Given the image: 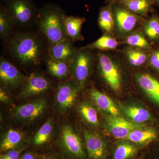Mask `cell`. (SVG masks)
Instances as JSON below:
<instances>
[{"label": "cell", "instance_id": "obj_28", "mask_svg": "<svg viewBox=\"0 0 159 159\" xmlns=\"http://www.w3.org/2000/svg\"><path fill=\"white\" fill-rule=\"evenodd\" d=\"M138 152V148L128 143L119 144L116 148L114 159H129L133 157Z\"/></svg>", "mask_w": 159, "mask_h": 159}, {"label": "cell", "instance_id": "obj_37", "mask_svg": "<svg viewBox=\"0 0 159 159\" xmlns=\"http://www.w3.org/2000/svg\"><path fill=\"white\" fill-rule=\"evenodd\" d=\"M155 2H156L157 3H159V0H154Z\"/></svg>", "mask_w": 159, "mask_h": 159}, {"label": "cell", "instance_id": "obj_8", "mask_svg": "<svg viewBox=\"0 0 159 159\" xmlns=\"http://www.w3.org/2000/svg\"><path fill=\"white\" fill-rule=\"evenodd\" d=\"M51 87V81L42 74L33 72L27 77L19 94L22 98H28L40 95Z\"/></svg>", "mask_w": 159, "mask_h": 159}, {"label": "cell", "instance_id": "obj_26", "mask_svg": "<svg viewBox=\"0 0 159 159\" xmlns=\"http://www.w3.org/2000/svg\"><path fill=\"white\" fill-rule=\"evenodd\" d=\"M114 16L109 7H103L100 10L98 17V24L103 31L110 32L114 26Z\"/></svg>", "mask_w": 159, "mask_h": 159}, {"label": "cell", "instance_id": "obj_1", "mask_svg": "<svg viewBox=\"0 0 159 159\" xmlns=\"http://www.w3.org/2000/svg\"><path fill=\"white\" fill-rule=\"evenodd\" d=\"M3 43V55L15 66L36 67L45 63L48 58V44L35 30L16 32Z\"/></svg>", "mask_w": 159, "mask_h": 159}, {"label": "cell", "instance_id": "obj_6", "mask_svg": "<svg viewBox=\"0 0 159 159\" xmlns=\"http://www.w3.org/2000/svg\"><path fill=\"white\" fill-rule=\"evenodd\" d=\"M99 70L107 85L115 92L122 88V79L119 67L115 61L107 54L99 53L97 57Z\"/></svg>", "mask_w": 159, "mask_h": 159}, {"label": "cell", "instance_id": "obj_24", "mask_svg": "<svg viewBox=\"0 0 159 159\" xmlns=\"http://www.w3.org/2000/svg\"><path fill=\"white\" fill-rule=\"evenodd\" d=\"M53 128V121L51 119H48L33 137V144L36 146H39L46 143L51 137Z\"/></svg>", "mask_w": 159, "mask_h": 159}, {"label": "cell", "instance_id": "obj_16", "mask_svg": "<svg viewBox=\"0 0 159 159\" xmlns=\"http://www.w3.org/2000/svg\"><path fill=\"white\" fill-rule=\"evenodd\" d=\"M64 22L66 34L68 38L74 43L83 39L81 31L83 25L85 22L84 18L66 15Z\"/></svg>", "mask_w": 159, "mask_h": 159}, {"label": "cell", "instance_id": "obj_10", "mask_svg": "<svg viewBox=\"0 0 159 159\" xmlns=\"http://www.w3.org/2000/svg\"><path fill=\"white\" fill-rule=\"evenodd\" d=\"M47 102L45 99H39L19 106L15 108V118L20 120L31 121L37 119L45 111Z\"/></svg>", "mask_w": 159, "mask_h": 159}, {"label": "cell", "instance_id": "obj_13", "mask_svg": "<svg viewBox=\"0 0 159 159\" xmlns=\"http://www.w3.org/2000/svg\"><path fill=\"white\" fill-rule=\"evenodd\" d=\"M77 51L73 41L66 39L55 44L49 46L48 58L71 62Z\"/></svg>", "mask_w": 159, "mask_h": 159}, {"label": "cell", "instance_id": "obj_14", "mask_svg": "<svg viewBox=\"0 0 159 159\" xmlns=\"http://www.w3.org/2000/svg\"><path fill=\"white\" fill-rule=\"evenodd\" d=\"M114 16L119 31L124 33L133 30L138 23L136 16L125 7H116L114 9Z\"/></svg>", "mask_w": 159, "mask_h": 159}, {"label": "cell", "instance_id": "obj_34", "mask_svg": "<svg viewBox=\"0 0 159 159\" xmlns=\"http://www.w3.org/2000/svg\"><path fill=\"white\" fill-rule=\"evenodd\" d=\"M0 100L2 102L6 103H9L11 100L8 89L3 87L0 89Z\"/></svg>", "mask_w": 159, "mask_h": 159}, {"label": "cell", "instance_id": "obj_29", "mask_svg": "<svg viewBox=\"0 0 159 159\" xmlns=\"http://www.w3.org/2000/svg\"><path fill=\"white\" fill-rule=\"evenodd\" d=\"M144 31L147 37L152 40L159 39V18L155 16L145 23Z\"/></svg>", "mask_w": 159, "mask_h": 159}, {"label": "cell", "instance_id": "obj_20", "mask_svg": "<svg viewBox=\"0 0 159 159\" xmlns=\"http://www.w3.org/2000/svg\"><path fill=\"white\" fill-rule=\"evenodd\" d=\"M157 136V133L155 129L143 127L132 131L125 139L139 145H146L155 140Z\"/></svg>", "mask_w": 159, "mask_h": 159}, {"label": "cell", "instance_id": "obj_11", "mask_svg": "<svg viewBox=\"0 0 159 159\" xmlns=\"http://www.w3.org/2000/svg\"><path fill=\"white\" fill-rule=\"evenodd\" d=\"M79 89L74 81L60 84L56 93V102L60 111H66L72 107L77 98Z\"/></svg>", "mask_w": 159, "mask_h": 159}, {"label": "cell", "instance_id": "obj_7", "mask_svg": "<svg viewBox=\"0 0 159 159\" xmlns=\"http://www.w3.org/2000/svg\"><path fill=\"white\" fill-rule=\"evenodd\" d=\"M60 143L61 148L69 156L76 159H82L85 157L81 140L70 125L63 126Z\"/></svg>", "mask_w": 159, "mask_h": 159}, {"label": "cell", "instance_id": "obj_25", "mask_svg": "<svg viewBox=\"0 0 159 159\" xmlns=\"http://www.w3.org/2000/svg\"><path fill=\"white\" fill-rule=\"evenodd\" d=\"M118 45V42L116 39L108 35H103L96 41L82 48L90 50H109L116 48Z\"/></svg>", "mask_w": 159, "mask_h": 159}, {"label": "cell", "instance_id": "obj_27", "mask_svg": "<svg viewBox=\"0 0 159 159\" xmlns=\"http://www.w3.org/2000/svg\"><path fill=\"white\" fill-rule=\"evenodd\" d=\"M78 111L83 118L88 123L95 126L99 125L97 111L89 103L87 102L80 103L78 106Z\"/></svg>", "mask_w": 159, "mask_h": 159}, {"label": "cell", "instance_id": "obj_33", "mask_svg": "<svg viewBox=\"0 0 159 159\" xmlns=\"http://www.w3.org/2000/svg\"><path fill=\"white\" fill-rule=\"evenodd\" d=\"M151 65L159 72V50L154 52L149 58Z\"/></svg>", "mask_w": 159, "mask_h": 159}, {"label": "cell", "instance_id": "obj_3", "mask_svg": "<svg viewBox=\"0 0 159 159\" xmlns=\"http://www.w3.org/2000/svg\"><path fill=\"white\" fill-rule=\"evenodd\" d=\"M1 3L12 17L16 32L35 30L39 9L33 0H2Z\"/></svg>", "mask_w": 159, "mask_h": 159}, {"label": "cell", "instance_id": "obj_17", "mask_svg": "<svg viewBox=\"0 0 159 159\" xmlns=\"http://www.w3.org/2000/svg\"><path fill=\"white\" fill-rule=\"evenodd\" d=\"M137 81L148 97L159 104V81L149 74H144L138 76Z\"/></svg>", "mask_w": 159, "mask_h": 159}, {"label": "cell", "instance_id": "obj_21", "mask_svg": "<svg viewBox=\"0 0 159 159\" xmlns=\"http://www.w3.org/2000/svg\"><path fill=\"white\" fill-rule=\"evenodd\" d=\"M23 135L17 130L9 129L6 132L1 142L0 149L1 152L19 148L22 142Z\"/></svg>", "mask_w": 159, "mask_h": 159}, {"label": "cell", "instance_id": "obj_15", "mask_svg": "<svg viewBox=\"0 0 159 159\" xmlns=\"http://www.w3.org/2000/svg\"><path fill=\"white\" fill-rule=\"evenodd\" d=\"M89 95L99 109L111 116H119V109L107 95L96 89H92Z\"/></svg>", "mask_w": 159, "mask_h": 159}, {"label": "cell", "instance_id": "obj_12", "mask_svg": "<svg viewBox=\"0 0 159 159\" xmlns=\"http://www.w3.org/2000/svg\"><path fill=\"white\" fill-rule=\"evenodd\" d=\"M84 136L90 158L105 159L107 147L104 140L97 134L88 130L84 131Z\"/></svg>", "mask_w": 159, "mask_h": 159}, {"label": "cell", "instance_id": "obj_2", "mask_svg": "<svg viewBox=\"0 0 159 159\" xmlns=\"http://www.w3.org/2000/svg\"><path fill=\"white\" fill-rule=\"evenodd\" d=\"M65 12L57 4L49 3L39 8L35 30L47 41L49 46L68 38L65 29Z\"/></svg>", "mask_w": 159, "mask_h": 159}, {"label": "cell", "instance_id": "obj_4", "mask_svg": "<svg viewBox=\"0 0 159 159\" xmlns=\"http://www.w3.org/2000/svg\"><path fill=\"white\" fill-rule=\"evenodd\" d=\"M91 50L82 48L77 49L71 62V74L80 89L85 85L93 67L94 57Z\"/></svg>", "mask_w": 159, "mask_h": 159}, {"label": "cell", "instance_id": "obj_23", "mask_svg": "<svg viewBox=\"0 0 159 159\" xmlns=\"http://www.w3.org/2000/svg\"><path fill=\"white\" fill-rule=\"evenodd\" d=\"M119 3L129 11L146 15L151 7V2L145 0H119Z\"/></svg>", "mask_w": 159, "mask_h": 159}, {"label": "cell", "instance_id": "obj_32", "mask_svg": "<svg viewBox=\"0 0 159 159\" xmlns=\"http://www.w3.org/2000/svg\"><path fill=\"white\" fill-rule=\"evenodd\" d=\"M25 148V147H19L8 151L1 156L0 159H20V155Z\"/></svg>", "mask_w": 159, "mask_h": 159}, {"label": "cell", "instance_id": "obj_9", "mask_svg": "<svg viewBox=\"0 0 159 159\" xmlns=\"http://www.w3.org/2000/svg\"><path fill=\"white\" fill-rule=\"evenodd\" d=\"M105 119L109 131L117 139H125L132 131L145 126L143 124L131 122L119 116L108 115L105 116Z\"/></svg>", "mask_w": 159, "mask_h": 159}, {"label": "cell", "instance_id": "obj_30", "mask_svg": "<svg viewBox=\"0 0 159 159\" xmlns=\"http://www.w3.org/2000/svg\"><path fill=\"white\" fill-rule=\"evenodd\" d=\"M126 54L129 62L134 66H140L145 64L147 60L146 54L139 50L129 49Z\"/></svg>", "mask_w": 159, "mask_h": 159}, {"label": "cell", "instance_id": "obj_31", "mask_svg": "<svg viewBox=\"0 0 159 159\" xmlns=\"http://www.w3.org/2000/svg\"><path fill=\"white\" fill-rule=\"evenodd\" d=\"M125 43L133 47L145 50H148L150 47L148 41L142 34L139 33L129 36L125 40Z\"/></svg>", "mask_w": 159, "mask_h": 159}, {"label": "cell", "instance_id": "obj_35", "mask_svg": "<svg viewBox=\"0 0 159 159\" xmlns=\"http://www.w3.org/2000/svg\"><path fill=\"white\" fill-rule=\"evenodd\" d=\"M20 159H35V156L33 153L30 152H27L20 157Z\"/></svg>", "mask_w": 159, "mask_h": 159}, {"label": "cell", "instance_id": "obj_18", "mask_svg": "<svg viewBox=\"0 0 159 159\" xmlns=\"http://www.w3.org/2000/svg\"><path fill=\"white\" fill-rule=\"evenodd\" d=\"M45 63L47 72L52 77L64 79L71 74V62L47 58Z\"/></svg>", "mask_w": 159, "mask_h": 159}, {"label": "cell", "instance_id": "obj_38", "mask_svg": "<svg viewBox=\"0 0 159 159\" xmlns=\"http://www.w3.org/2000/svg\"><path fill=\"white\" fill-rule=\"evenodd\" d=\"M145 1H151V0H145Z\"/></svg>", "mask_w": 159, "mask_h": 159}, {"label": "cell", "instance_id": "obj_22", "mask_svg": "<svg viewBox=\"0 0 159 159\" xmlns=\"http://www.w3.org/2000/svg\"><path fill=\"white\" fill-rule=\"evenodd\" d=\"M123 112L132 122L142 124L151 119L150 113L146 109L140 107H126L122 108Z\"/></svg>", "mask_w": 159, "mask_h": 159}, {"label": "cell", "instance_id": "obj_5", "mask_svg": "<svg viewBox=\"0 0 159 159\" xmlns=\"http://www.w3.org/2000/svg\"><path fill=\"white\" fill-rule=\"evenodd\" d=\"M27 77L3 54L1 56L0 80L2 87L7 89H21Z\"/></svg>", "mask_w": 159, "mask_h": 159}, {"label": "cell", "instance_id": "obj_36", "mask_svg": "<svg viewBox=\"0 0 159 159\" xmlns=\"http://www.w3.org/2000/svg\"><path fill=\"white\" fill-rule=\"evenodd\" d=\"M40 159H59L58 158H57L54 157H50V156H46V157H43L41 158Z\"/></svg>", "mask_w": 159, "mask_h": 159}, {"label": "cell", "instance_id": "obj_19", "mask_svg": "<svg viewBox=\"0 0 159 159\" xmlns=\"http://www.w3.org/2000/svg\"><path fill=\"white\" fill-rule=\"evenodd\" d=\"M13 20L2 4H0V39L3 42L11 38L16 32Z\"/></svg>", "mask_w": 159, "mask_h": 159}]
</instances>
